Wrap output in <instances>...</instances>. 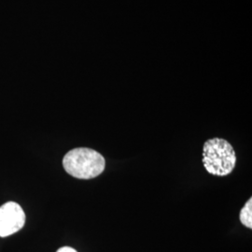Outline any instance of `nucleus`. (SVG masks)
Wrapping results in <instances>:
<instances>
[{
    "label": "nucleus",
    "instance_id": "obj_3",
    "mask_svg": "<svg viewBox=\"0 0 252 252\" xmlns=\"http://www.w3.org/2000/svg\"><path fill=\"white\" fill-rule=\"evenodd\" d=\"M26 223V214L15 202H8L0 207V237L17 233Z\"/></svg>",
    "mask_w": 252,
    "mask_h": 252
},
{
    "label": "nucleus",
    "instance_id": "obj_2",
    "mask_svg": "<svg viewBox=\"0 0 252 252\" xmlns=\"http://www.w3.org/2000/svg\"><path fill=\"white\" fill-rule=\"evenodd\" d=\"M203 162L209 174L224 177L234 171L236 155L234 148L225 139L212 138L203 148Z\"/></svg>",
    "mask_w": 252,
    "mask_h": 252
},
{
    "label": "nucleus",
    "instance_id": "obj_5",
    "mask_svg": "<svg viewBox=\"0 0 252 252\" xmlns=\"http://www.w3.org/2000/svg\"><path fill=\"white\" fill-rule=\"evenodd\" d=\"M56 252H78L76 250H74L70 247H63V248H60L58 251Z\"/></svg>",
    "mask_w": 252,
    "mask_h": 252
},
{
    "label": "nucleus",
    "instance_id": "obj_1",
    "mask_svg": "<svg viewBox=\"0 0 252 252\" xmlns=\"http://www.w3.org/2000/svg\"><path fill=\"white\" fill-rule=\"evenodd\" d=\"M63 166L67 174L76 179L91 180L105 170L106 161L102 154L88 148H78L64 155Z\"/></svg>",
    "mask_w": 252,
    "mask_h": 252
},
{
    "label": "nucleus",
    "instance_id": "obj_4",
    "mask_svg": "<svg viewBox=\"0 0 252 252\" xmlns=\"http://www.w3.org/2000/svg\"><path fill=\"white\" fill-rule=\"evenodd\" d=\"M240 220L244 225L252 228V198L249 199L240 211Z\"/></svg>",
    "mask_w": 252,
    "mask_h": 252
}]
</instances>
